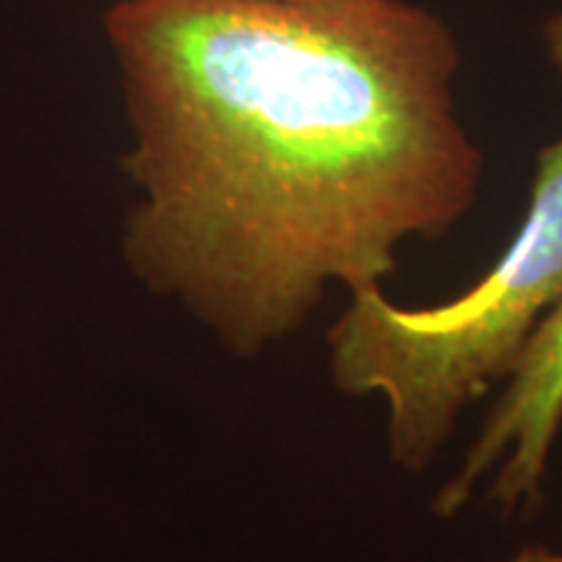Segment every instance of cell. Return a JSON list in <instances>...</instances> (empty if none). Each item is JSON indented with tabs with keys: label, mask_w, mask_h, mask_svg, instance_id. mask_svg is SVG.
Masks as SVG:
<instances>
[{
	"label": "cell",
	"mask_w": 562,
	"mask_h": 562,
	"mask_svg": "<svg viewBox=\"0 0 562 562\" xmlns=\"http://www.w3.org/2000/svg\"><path fill=\"white\" fill-rule=\"evenodd\" d=\"M144 191L125 258L237 357L326 290H381L412 237L474 206L459 42L404 0H121L108 19Z\"/></svg>",
	"instance_id": "6da1fadb"
},
{
	"label": "cell",
	"mask_w": 562,
	"mask_h": 562,
	"mask_svg": "<svg viewBox=\"0 0 562 562\" xmlns=\"http://www.w3.org/2000/svg\"><path fill=\"white\" fill-rule=\"evenodd\" d=\"M560 302L562 136L539 154L521 229L472 290L435 307H402L383 290L351 294L328 328L331 383L349 398L381 396L391 463L427 472Z\"/></svg>",
	"instance_id": "7a4b0ae2"
},
{
	"label": "cell",
	"mask_w": 562,
	"mask_h": 562,
	"mask_svg": "<svg viewBox=\"0 0 562 562\" xmlns=\"http://www.w3.org/2000/svg\"><path fill=\"white\" fill-rule=\"evenodd\" d=\"M562 427V302L531 334L503 396L476 430L459 469L435 490L430 508L451 521L487 484L501 518L529 516L544 503V480Z\"/></svg>",
	"instance_id": "3957f363"
},
{
	"label": "cell",
	"mask_w": 562,
	"mask_h": 562,
	"mask_svg": "<svg viewBox=\"0 0 562 562\" xmlns=\"http://www.w3.org/2000/svg\"><path fill=\"white\" fill-rule=\"evenodd\" d=\"M505 562H562V550L531 542V544L518 547V550L513 552Z\"/></svg>",
	"instance_id": "277c9868"
},
{
	"label": "cell",
	"mask_w": 562,
	"mask_h": 562,
	"mask_svg": "<svg viewBox=\"0 0 562 562\" xmlns=\"http://www.w3.org/2000/svg\"><path fill=\"white\" fill-rule=\"evenodd\" d=\"M544 45H547V53H550L552 66L558 68L560 76H562V16L552 19L550 24H547Z\"/></svg>",
	"instance_id": "5b68a950"
},
{
	"label": "cell",
	"mask_w": 562,
	"mask_h": 562,
	"mask_svg": "<svg viewBox=\"0 0 562 562\" xmlns=\"http://www.w3.org/2000/svg\"><path fill=\"white\" fill-rule=\"evenodd\" d=\"M302 3H339V0H302Z\"/></svg>",
	"instance_id": "8992f818"
}]
</instances>
